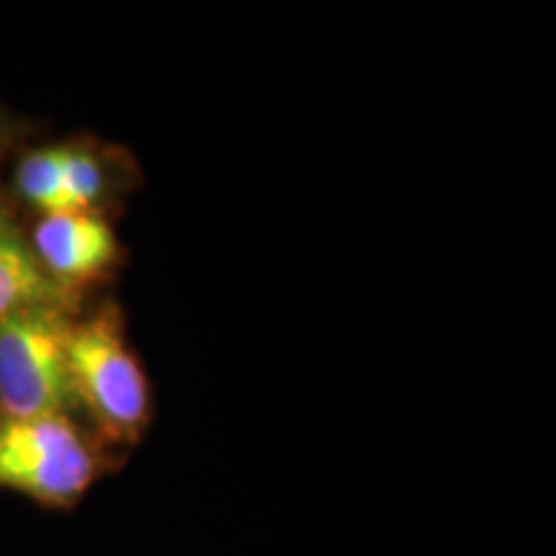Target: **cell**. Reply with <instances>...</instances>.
Here are the masks:
<instances>
[{
	"label": "cell",
	"instance_id": "cell-1",
	"mask_svg": "<svg viewBox=\"0 0 556 556\" xmlns=\"http://www.w3.org/2000/svg\"><path fill=\"white\" fill-rule=\"evenodd\" d=\"M67 374L73 400L88 409L111 443L135 446L155 417V394L129 345L119 307L109 304L67 328Z\"/></svg>",
	"mask_w": 556,
	"mask_h": 556
},
{
	"label": "cell",
	"instance_id": "cell-2",
	"mask_svg": "<svg viewBox=\"0 0 556 556\" xmlns=\"http://www.w3.org/2000/svg\"><path fill=\"white\" fill-rule=\"evenodd\" d=\"M101 471L99 448L67 415L0 420V490L45 507H73Z\"/></svg>",
	"mask_w": 556,
	"mask_h": 556
},
{
	"label": "cell",
	"instance_id": "cell-3",
	"mask_svg": "<svg viewBox=\"0 0 556 556\" xmlns=\"http://www.w3.org/2000/svg\"><path fill=\"white\" fill-rule=\"evenodd\" d=\"M67 315L34 307L0 323V413L3 417L67 415L75 405L67 374Z\"/></svg>",
	"mask_w": 556,
	"mask_h": 556
},
{
	"label": "cell",
	"instance_id": "cell-4",
	"mask_svg": "<svg viewBox=\"0 0 556 556\" xmlns=\"http://www.w3.org/2000/svg\"><path fill=\"white\" fill-rule=\"evenodd\" d=\"M34 255L54 283L67 291L114 268L122 248L99 212L47 214L34 229Z\"/></svg>",
	"mask_w": 556,
	"mask_h": 556
},
{
	"label": "cell",
	"instance_id": "cell-5",
	"mask_svg": "<svg viewBox=\"0 0 556 556\" xmlns=\"http://www.w3.org/2000/svg\"><path fill=\"white\" fill-rule=\"evenodd\" d=\"M67 291L54 283L34 255L31 240L0 208V323L24 309L65 307Z\"/></svg>",
	"mask_w": 556,
	"mask_h": 556
},
{
	"label": "cell",
	"instance_id": "cell-6",
	"mask_svg": "<svg viewBox=\"0 0 556 556\" xmlns=\"http://www.w3.org/2000/svg\"><path fill=\"white\" fill-rule=\"evenodd\" d=\"M16 189L41 214L73 212L62 176V148L34 150L18 163Z\"/></svg>",
	"mask_w": 556,
	"mask_h": 556
},
{
	"label": "cell",
	"instance_id": "cell-7",
	"mask_svg": "<svg viewBox=\"0 0 556 556\" xmlns=\"http://www.w3.org/2000/svg\"><path fill=\"white\" fill-rule=\"evenodd\" d=\"M62 176L73 212H99L103 199L111 193L109 168L88 148L62 144Z\"/></svg>",
	"mask_w": 556,
	"mask_h": 556
}]
</instances>
